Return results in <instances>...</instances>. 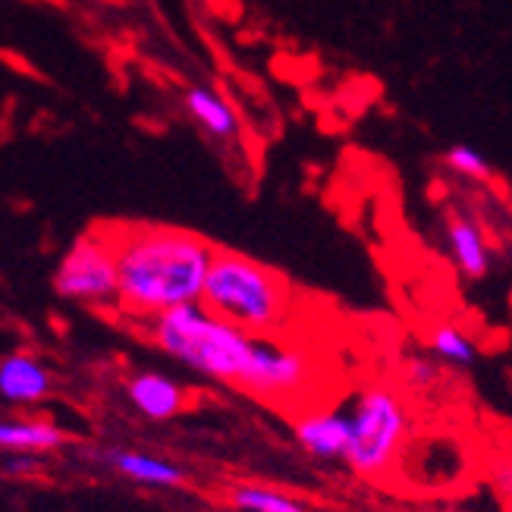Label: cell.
<instances>
[{
  "instance_id": "6da1fadb",
  "label": "cell",
  "mask_w": 512,
  "mask_h": 512,
  "mask_svg": "<svg viewBox=\"0 0 512 512\" xmlns=\"http://www.w3.org/2000/svg\"><path fill=\"white\" fill-rule=\"evenodd\" d=\"M117 249L123 318L145 327L164 311L202 302L217 246L205 236L161 224L110 227Z\"/></svg>"
},
{
  "instance_id": "7a4b0ae2",
  "label": "cell",
  "mask_w": 512,
  "mask_h": 512,
  "mask_svg": "<svg viewBox=\"0 0 512 512\" xmlns=\"http://www.w3.org/2000/svg\"><path fill=\"white\" fill-rule=\"evenodd\" d=\"M202 305L252 337H274L293 315V283L252 255L217 249Z\"/></svg>"
},
{
  "instance_id": "3957f363",
  "label": "cell",
  "mask_w": 512,
  "mask_h": 512,
  "mask_svg": "<svg viewBox=\"0 0 512 512\" xmlns=\"http://www.w3.org/2000/svg\"><path fill=\"white\" fill-rule=\"evenodd\" d=\"M142 333L189 371L220 384H233L236 390L249 371L255 349L252 333L217 318L202 302L164 311L161 318L148 321Z\"/></svg>"
},
{
  "instance_id": "277c9868",
  "label": "cell",
  "mask_w": 512,
  "mask_h": 512,
  "mask_svg": "<svg viewBox=\"0 0 512 512\" xmlns=\"http://www.w3.org/2000/svg\"><path fill=\"white\" fill-rule=\"evenodd\" d=\"M349 415L352 440L343 459L349 472L368 481L390 475V469L403 456L412 431L409 409L399 390H393L390 384H371L355 393Z\"/></svg>"
},
{
  "instance_id": "5b68a950",
  "label": "cell",
  "mask_w": 512,
  "mask_h": 512,
  "mask_svg": "<svg viewBox=\"0 0 512 512\" xmlns=\"http://www.w3.org/2000/svg\"><path fill=\"white\" fill-rule=\"evenodd\" d=\"M54 293L88 308H114L120 302L117 249L110 227L82 233L54 271Z\"/></svg>"
},
{
  "instance_id": "8992f818",
  "label": "cell",
  "mask_w": 512,
  "mask_h": 512,
  "mask_svg": "<svg viewBox=\"0 0 512 512\" xmlns=\"http://www.w3.org/2000/svg\"><path fill=\"white\" fill-rule=\"evenodd\" d=\"M315 359L299 346H286L271 337H255L252 362L239 390L264 403H289L308 390Z\"/></svg>"
},
{
  "instance_id": "52a82bcc",
  "label": "cell",
  "mask_w": 512,
  "mask_h": 512,
  "mask_svg": "<svg viewBox=\"0 0 512 512\" xmlns=\"http://www.w3.org/2000/svg\"><path fill=\"white\" fill-rule=\"evenodd\" d=\"M293 437L315 459H346L352 440V415L343 406L305 412L293 425Z\"/></svg>"
},
{
  "instance_id": "ba28073f",
  "label": "cell",
  "mask_w": 512,
  "mask_h": 512,
  "mask_svg": "<svg viewBox=\"0 0 512 512\" xmlns=\"http://www.w3.org/2000/svg\"><path fill=\"white\" fill-rule=\"evenodd\" d=\"M126 396H129V403L136 406V412L145 415L148 421H170L189 403L186 387L176 384L173 377H167L161 371L132 374L126 381Z\"/></svg>"
},
{
  "instance_id": "9c48e42d",
  "label": "cell",
  "mask_w": 512,
  "mask_h": 512,
  "mask_svg": "<svg viewBox=\"0 0 512 512\" xmlns=\"http://www.w3.org/2000/svg\"><path fill=\"white\" fill-rule=\"evenodd\" d=\"M51 393V374L26 352H10L0 359V399L13 406L38 403Z\"/></svg>"
},
{
  "instance_id": "30bf717a",
  "label": "cell",
  "mask_w": 512,
  "mask_h": 512,
  "mask_svg": "<svg viewBox=\"0 0 512 512\" xmlns=\"http://www.w3.org/2000/svg\"><path fill=\"white\" fill-rule=\"evenodd\" d=\"M183 107L189 110V117L205 129V136L214 139V142H236L239 139V132H242V123L236 117V110L233 104L214 92V88L208 85H192L186 88V95H183Z\"/></svg>"
},
{
  "instance_id": "8fae6325",
  "label": "cell",
  "mask_w": 512,
  "mask_h": 512,
  "mask_svg": "<svg viewBox=\"0 0 512 512\" xmlns=\"http://www.w3.org/2000/svg\"><path fill=\"white\" fill-rule=\"evenodd\" d=\"M447 246L456 267L469 280H481L491 274V246H487L484 230L469 214H453L447 220Z\"/></svg>"
},
{
  "instance_id": "7c38bea8",
  "label": "cell",
  "mask_w": 512,
  "mask_h": 512,
  "mask_svg": "<svg viewBox=\"0 0 512 512\" xmlns=\"http://www.w3.org/2000/svg\"><path fill=\"white\" fill-rule=\"evenodd\" d=\"M104 462L136 484H148V487H183L186 484V472L164 456H151L139 450H107Z\"/></svg>"
},
{
  "instance_id": "4fadbf2b",
  "label": "cell",
  "mask_w": 512,
  "mask_h": 512,
  "mask_svg": "<svg viewBox=\"0 0 512 512\" xmlns=\"http://www.w3.org/2000/svg\"><path fill=\"white\" fill-rule=\"evenodd\" d=\"M66 440L63 428L44 418H0V450L48 453Z\"/></svg>"
},
{
  "instance_id": "5bb4252c",
  "label": "cell",
  "mask_w": 512,
  "mask_h": 512,
  "mask_svg": "<svg viewBox=\"0 0 512 512\" xmlns=\"http://www.w3.org/2000/svg\"><path fill=\"white\" fill-rule=\"evenodd\" d=\"M230 503L239 512H311L299 497L274 491L267 484H236L230 491Z\"/></svg>"
},
{
  "instance_id": "9a60e30c",
  "label": "cell",
  "mask_w": 512,
  "mask_h": 512,
  "mask_svg": "<svg viewBox=\"0 0 512 512\" xmlns=\"http://www.w3.org/2000/svg\"><path fill=\"white\" fill-rule=\"evenodd\" d=\"M431 355L440 359L443 365H453V368H472L478 362V346L475 340L465 333L462 327L453 324H440L431 330Z\"/></svg>"
},
{
  "instance_id": "2e32d148",
  "label": "cell",
  "mask_w": 512,
  "mask_h": 512,
  "mask_svg": "<svg viewBox=\"0 0 512 512\" xmlns=\"http://www.w3.org/2000/svg\"><path fill=\"white\" fill-rule=\"evenodd\" d=\"M443 164H447L456 176H465V180H475V183H487L494 180V167L484 154L472 145H450L443 151Z\"/></svg>"
},
{
  "instance_id": "e0dca14e",
  "label": "cell",
  "mask_w": 512,
  "mask_h": 512,
  "mask_svg": "<svg viewBox=\"0 0 512 512\" xmlns=\"http://www.w3.org/2000/svg\"><path fill=\"white\" fill-rule=\"evenodd\" d=\"M409 381H412V387H421V390L434 387L440 381L437 359H425V355H415V359H409Z\"/></svg>"
},
{
  "instance_id": "ac0fdd59",
  "label": "cell",
  "mask_w": 512,
  "mask_h": 512,
  "mask_svg": "<svg viewBox=\"0 0 512 512\" xmlns=\"http://www.w3.org/2000/svg\"><path fill=\"white\" fill-rule=\"evenodd\" d=\"M494 484H497V491H500L503 497L512 500V459H500V462L494 465Z\"/></svg>"
},
{
  "instance_id": "d6986e66",
  "label": "cell",
  "mask_w": 512,
  "mask_h": 512,
  "mask_svg": "<svg viewBox=\"0 0 512 512\" xmlns=\"http://www.w3.org/2000/svg\"><path fill=\"white\" fill-rule=\"evenodd\" d=\"M7 469H10V472H29V469H32V459H29V456L10 459V462H7Z\"/></svg>"
},
{
  "instance_id": "ffe728a7",
  "label": "cell",
  "mask_w": 512,
  "mask_h": 512,
  "mask_svg": "<svg viewBox=\"0 0 512 512\" xmlns=\"http://www.w3.org/2000/svg\"><path fill=\"white\" fill-rule=\"evenodd\" d=\"M509 305H512V289H509Z\"/></svg>"
}]
</instances>
